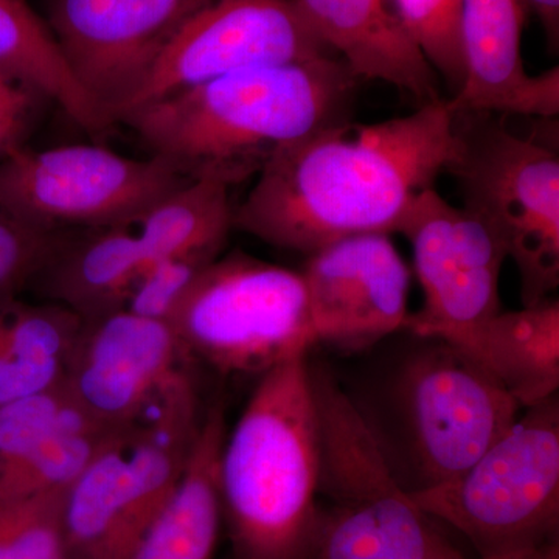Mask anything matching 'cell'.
Masks as SVG:
<instances>
[{
  "label": "cell",
  "mask_w": 559,
  "mask_h": 559,
  "mask_svg": "<svg viewBox=\"0 0 559 559\" xmlns=\"http://www.w3.org/2000/svg\"><path fill=\"white\" fill-rule=\"evenodd\" d=\"M488 371L521 409L558 395L559 301L499 311L441 340Z\"/></svg>",
  "instance_id": "17"
},
{
  "label": "cell",
  "mask_w": 559,
  "mask_h": 559,
  "mask_svg": "<svg viewBox=\"0 0 559 559\" xmlns=\"http://www.w3.org/2000/svg\"><path fill=\"white\" fill-rule=\"evenodd\" d=\"M0 68L57 102L70 119L92 134H105L114 127L76 76L53 32L27 0H0Z\"/></svg>",
  "instance_id": "21"
},
{
  "label": "cell",
  "mask_w": 559,
  "mask_h": 559,
  "mask_svg": "<svg viewBox=\"0 0 559 559\" xmlns=\"http://www.w3.org/2000/svg\"><path fill=\"white\" fill-rule=\"evenodd\" d=\"M226 433L223 407H210L178 488L135 559H213L223 525L218 466Z\"/></svg>",
  "instance_id": "19"
},
{
  "label": "cell",
  "mask_w": 559,
  "mask_h": 559,
  "mask_svg": "<svg viewBox=\"0 0 559 559\" xmlns=\"http://www.w3.org/2000/svg\"><path fill=\"white\" fill-rule=\"evenodd\" d=\"M477 559H559V540L544 544V546L533 547V549L511 551V554L492 555V557H479Z\"/></svg>",
  "instance_id": "29"
},
{
  "label": "cell",
  "mask_w": 559,
  "mask_h": 559,
  "mask_svg": "<svg viewBox=\"0 0 559 559\" xmlns=\"http://www.w3.org/2000/svg\"><path fill=\"white\" fill-rule=\"evenodd\" d=\"M428 341L432 344L401 366L393 384L407 452L417 471L414 489L460 476L522 412L469 356L447 342Z\"/></svg>",
  "instance_id": "9"
},
{
  "label": "cell",
  "mask_w": 559,
  "mask_h": 559,
  "mask_svg": "<svg viewBox=\"0 0 559 559\" xmlns=\"http://www.w3.org/2000/svg\"><path fill=\"white\" fill-rule=\"evenodd\" d=\"M530 10L535 11L543 24L551 47L558 46L559 36V0H525Z\"/></svg>",
  "instance_id": "28"
},
{
  "label": "cell",
  "mask_w": 559,
  "mask_h": 559,
  "mask_svg": "<svg viewBox=\"0 0 559 559\" xmlns=\"http://www.w3.org/2000/svg\"><path fill=\"white\" fill-rule=\"evenodd\" d=\"M409 240L423 307L404 330L441 341L502 311L499 280L506 246L468 210L454 207L436 190L423 191L401 223Z\"/></svg>",
  "instance_id": "12"
},
{
  "label": "cell",
  "mask_w": 559,
  "mask_h": 559,
  "mask_svg": "<svg viewBox=\"0 0 559 559\" xmlns=\"http://www.w3.org/2000/svg\"><path fill=\"white\" fill-rule=\"evenodd\" d=\"M320 38L359 80L384 81L418 106L440 100L439 75L404 31L390 0H296Z\"/></svg>",
  "instance_id": "16"
},
{
  "label": "cell",
  "mask_w": 559,
  "mask_h": 559,
  "mask_svg": "<svg viewBox=\"0 0 559 559\" xmlns=\"http://www.w3.org/2000/svg\"><path fill=\"white\" fill-rule=\"evenodd\" d=\"M212 0H53L50 31L112 123L162 51Z\"/></svg>",
  "instance_id": "13"
},
{
  "label": "cell",
  "mask_w": 559,
  "mask_h": 559,
  "mask_svg": "<svg viewBox=\"0 0 559 559\" xmlns=\"http://www.w3.org/2000/svg\"><path fill=\"white\" fill-rule=\"evenodd\" d=\"M47 102L31 83L0 68V162L27 146Z\"/></svg>",
  "instance_id": "27"
},
{
  "label": "cell",
  "mask_w": 559,
  "mask_h": 559,
  "mask_svg": "<svg viewBox=\"0 0 559 559\" xmlns=\"http://www.w3.org/2000/svg\"><path fill=\"white\" fill-rule=\"evenodd\" d=\"M525 0H462L465 80L448 105L454 114L550 119L559 112V70L530 75L521 53Z\"/></svg>",
  "instance_id": "15"
},
{
  "label": "cell",
  "mask_w": 559,
  "mask_h": 559,
  "mask_svg": "<svg viewBox=\"0 0 559 559\" xmlns=\"http://www.w3.org/2000/svg\"><path fill=\"white\" fill-rule=\"evenodd\" d=\"M81 322L53 301L0 297V407L61 384Z\"/></svg>",
  "instance_id": "20"
},
{
  "label": "cell",
  "mask_w": 559,
  "mask_h": 559,
  "mask_svg": "<svg viewBox=\"0 0 559 559\" xmlns=\"http://www.w3.org/2000/svg\"><path fill=\"white\" fill-rule=\"evenodd\" d=\"M168 323L193 362L223 374H263L316 345L300 272L238 250L205 267Z\"/></svg>",
  "instance_id": "5"
},
{
  "label": "cell",
  "mask_w": 559,
  "mask_h": 559,
  "mask_svg": "<svg viewBox=\"0 0 559 559\" xmlns=\"http://www.w3.org/2000/svg\"><path fill=\"white\" fill-rule=\"evenodd\" d=\"M459 179L468 210L506 246L516 264L524 307L559 286V157L528 135L492 123L488 114H454Z\"/></svg>",
  "instance_id": "6"
},
{
  "label": "cell",
  "mask_w": 559,
  "mask_h": 559,
  "mask_svg": "<svg viewBox=\"0 0 559 559\" xmlns=\"http://www.w3.org/2000/svg\"><path fill=\"white\" fill-rule=\"evenodd\" d=\"M191 178L170 160H139L92 145L35 151L0 162V205L40 229L135 224Z\"/></svg>",
  "instance_id": "10"
},
{
  "label": "cell",
  "mask_w": 559,
  "mask_h": 559,
  "mask_svg": "<svg viewBox=\"0 0 559 559\" xmlns=\"http://www.w3.org/2000/svg\"><path fill=\"white\" fill-rule=\"evenodd\" d=\"M337 57L296 0H212L178 33L121 112L194 84L266 66Z\"/></svg>",
  "instance_id": "11"
},
{
  "label": "cell",
  "mask_w": 559,
  "mask_h": 559,
  "mask_svg": "<svg viewBox=\"0 0 559 559\" xmlns=\"http://www.w3.org/2000/svg\"><path fill=\"white\" fill-rule=\"evenodd\" d=\"M318 414L308 355L260 374L219 455L234 559H310L318 530Z\"/></svg>",
  "instance_id": "3"
},
{
  "label": "cell",
  "mask_w": 559,
  "mask_h": 559,
  "mask_svg": "<svg viewBox=\"0 0 559 559\" xmlns=\"http://www.w3.org/2000/svg\"><path fill=\"white\" fill-rule=\"evenodd\" d=\"M64 489L0 500V559H62Z\"/></svg>",
  "instance_id": "24"
},
{
  "label": "cell",
  "mask_w": 559,
  "mask_h": 559,
  "mask_svg": "<svg viewBox=\"0 0 559 559\" xmlns=\"http://www.w3.org/2000/svg\"><path fill=\"white\" fill-rule=\"evenodd\" d=\"M404 31L447 83L451 98L463 86L462 0H390Z\"/></svg>",
  "instance_id": "23"
},
{
  "label": "cell",
  "mask_w": 559,
  "mask_h": 559,
  "mask_svg": "<svg viewBox=\"0 0 559 559\" xmlns=\"http://www.w3.org/2000/svg\"><path fill=\"white\" fill-rule=\"evenodd\" d=\"M522 411L460 476L411 491L419 509L462 533L479 557L559 540L558 395Z\"/></svg>",
  "instance_id": "4"
},
{
  "label": "cell",
  "mask_w": 559,
  "mask_h": 559,
  "mask_svg": "<svg viewBox=\"0 0 559 559\" xmlns=\"http://www.w3.org/2000/svg\"><path fill=\"white\" fill-rule=\"evenodd\" d=\"M221 253L198 252L142 264L132 280L123 308L140 318L170 322L180 300Z\"/></svg>",
  "instance_id": "25"
},
{
  "label": "cell",
  "mask_w": 559,
  "mask_h": 559,
  "mask_svg": "<svg viewBox=\"0 0 559 559\" xmlns=\"http://www.w3.org/2000/svg\"><path fill=\"white\" fill-rule=\"evenodd\" d=\"M230 187L191 179L162 197L138 219L143 264L168 257L223 252L234 229Z\"/></svg>",
  "instance_id": "22"
},
{
  "label": "cell",
  "mask_w": 559,
  "mask_h": 559,
  "mask_svg": "<svg viewBox=\"0 0 559 559\" xmlns=\"http://www.w3.org/2000/svg\"><path fill=\"white\" fill-rule=\"evenodd\" d=\"M191 362L170 323L116 310L81 322L62 385L108 429L194 423Z\"/></svg>",
  "instance_id": "8"
},
{
  "label": "cell",
  "mask_w": 559,
  "mask_h": 559,
  "mask_svg": "<svg viewBox=\"0 0 559 559\" xmlns=\"http://www.w3.org/2000/svg\"><path fill=\"white\" fill-rule=\"evenodd\" d=\"M61 231L40 229L0 205V297L32 288Z\"/></svg>",
  "instance_id": "26"
},
{
  "label": "cell",
  "mask_w": 559,
  "mask_h": 559,
  "mask_svg": "<svg viewBox=\"0 0 559 559\" xmlns=\"http://www.w3.org/2000/svg\"><path fill=\"white\" fill-rule=\"evenodd\" d=\"M134 224L62 230L32 288L81 319L121 310L143 264Z\"/></svg>",
  "instance_id": "18"
},
{
  "label": "cell",
  "mask_w": 559,
  "mask_h": 559,
  "mask_svg": "<svg viewBox=\"0 0 559 559\" xmlns=\"http://www.w3.org/2000/svg\"><path fill=\"white\" fill-rule=\"evenodd\" d=\"M359 76L340 57L240 70L120 120L191 179L237 186L283 146L348 123Z\"/></svg>",
  "instance_id": "2"
},
{
  "label": "cell",
  "mask_w": 559,
  "mask_h": 559,
  "mask_svg": "<svg viewBox=\"0 0 559 559\" xmlns=\"http://www.w3.org/2000/svg\"><path fill=\"white\" fill-rule=\"evenodd\" d=\"M448 98L409 116L329 128L280 148L234 209V229L310 253L366 234H399L407 210L459 159Z\"/></svg>",
  "instance_id": "1"
},
{
  "label": "cell",
  "mask_w": 559,
  "mask_h": 559,
  "mask_svg": "<svg viewBox=\"0 0 559 559\" xmlns=\"http://www.w3.org/2000/svg\"><path fill=\"white\" fill-rule=\"evenodd\" d=\"M201 425L116 430L64 489L62 559H135L178 488Z\"/></svg>",
  "instance_id": "7"
},
{
  "label": "cell",
  "mask_w": 559,
  "mask_h": 559,
  "mask_svg": "<svg viewBox=\"0 0 559 559\" xmlns=\"http://www.w3.org/2000/svg\"><path fill=\"white\" fill-rule=\"evenodd\" d=\"M316 345L369 348L409 316L411 270L388 234L331 242L300 271Z\"/></svg>",
  "instance_id": "14"
}]
</instances>
